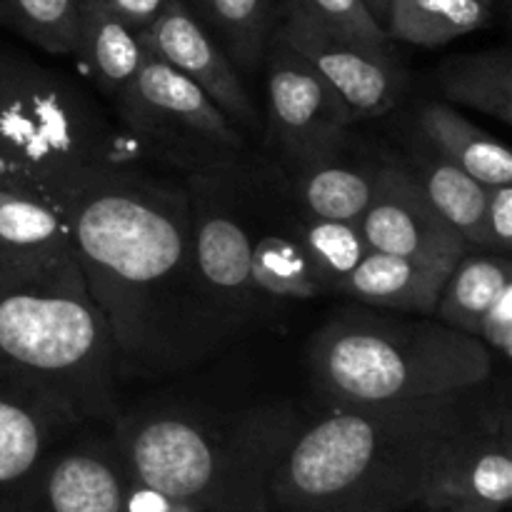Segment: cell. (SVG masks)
Here are the masks:
<instances>
[{
  "label": "cell",
  "instance_id": "cell-1",
  "mask_svg": "<svg viewBox=\"0 0 512 512\" xmlns=\"http://www.w3.org/2000/svg\"><path fill=\"white\" fill-rule=\"evenodd\" d=\"M68 220L85 285L113 335L120 378L178 373L230 338L195 270L183 183L135 160L93 180Z\"/></svg>",
  "mask_w": 512,
  "mask_h": 512
},
{
  "label": "cell",
  "instance_id": "cell-2",
  "mask_svg": "<svg viewBox=\"0 0 512 512\" xmlns=\"http://www.w3.org/2000/svg\"><path fill=\"white\" fill-rule=\"evenodd\" d=\"M488 385V383H485ZM485 385L430 398L335 405L300 425L270 483L280 512H405L450 445L495 408Z\"/></svg>",
  "mask_w": 512,
  "mask_h": 512
},
{
  "label": "cell",
  "instance_id": "cell-3",
  "mask_svg": "<svg viewBox=\"0 0 512 512\" xmlns=\"http://www.w3.org/2000/svg\"><path fill=\"white\" fill-rule=\"evenodd\" d=\"M298 430L290 405H258L228 418L148 408L110 423L130 478L210 512H273L270 483Z\"/></svg>",
  "mask_w": 512,
  "mask_h": 512
},
{
  "label": "cell",
  "instance_id": "cell-4",
  "mask_svg": "<svg viewBox=\"0 0 512 512\" xmlns=\"http://www.w3.org/2000/svg\"><path fill=\"white\" fill-rule=\"evenodd\" d=\"M0 363L38 380L85 423H113L118 353L78 258H0Z\"/></svg>",
  "mask_w": 512,
  "mask_h": 512
},
{
  "label": "cell",
  "instance_id": "cell-5",
  "mask_svg": "<svg viewBox=\"0 0 512 512\" xmlns=\"http://www.w3.org/2000/svg\"><path fill=\"white\" fill-rule=\"evenodd\" d=\"M308 368L335 408L478 388L493 375V353L438 318L360 305L325 320L310 340Z\"/></svg>",
  "mask_w": 512,
  "mask_h": 512
},
{
  "label": "cell",
  "instance_id": "cell-6",
  "mask_svg": "<svg viewBox=\"0 0 512 512\" xmlns=\"http://www.w3.org/2000/svg\"><path fill=\"white\" fill-rule=\"evenodd\" d=\"M140 160L88 93L58 70L0 50V183L30 190L68 215L108 170Z\"/></svg>",
  "mask_w": 512,
  "mask_h": 512
},
{
  "label": "cell",
  "instance_id": "cell-7",
  "mask_svg": "<svg viewBox=\"0 0 512 512\" xmlns=\"http://www.w3.org/2000/svg\"><path fill=\"white\" fill-rule=\"evenodd\" d=\"M110 105L140 158L183 175L248 155L243 133L223 110L193 80L150 53Z\"/></svg>",
  "mask_w": 512,
  "mask_h": 512
},
{
  "label": "cell",
  "instance_id": "cell-8",
  "mask_svg": "<svg viewBox=\"0 0 512 512\" xmlns=\"http://www.w3.org/2000/svg\"><path fill=\"white\" fill-rule=\"evenodd\" d=\"M245 158L248 155L235 163L195 170L183 183L190 203L195 270L230 335L250 323L265 303L250 275L255 218Z\"/></svg>",
  "mask_w": 512,
  "mask_h": 512
},
{
  "label": "cell",
  "instance_id": "cell-9",
  "mask_svg": "<svg viewBox=\"0 0 512 512\" xmlns=\"http://www.w3.org/2000/svg\"><path fill=\"white\" fill-rule=\"evenodd\" d=\"M265 158L305 165L330 158L353 143V125L315 70L273 33L265 53Z\"/></svg>",
  "mask_w": 512,
  "mask_h": 512
},
{
  "label": "cell",
  "instance_id": "cell-10",
  "mask_svg": "<svg viewBox=\"0 0 512 512\" xmlns=\"http://www.w3.org/2000/svg\"><path fill=\"white\" fill-rule=\"evenodd\" d=\"M275 35L315 70L350 125L375 120L398 108L405 93V73L390 48L335 35L283 3Z\"/></svg>",
  "mask_w": 512,
  "mask_h": 512
},
{
  "label": "cell",
  "instance_id": "cell-11",
  "mask_svg": "<svg viewBox=\"0 0 512 512\" xmlns=\"http://www.w3.org/2000/svg\"><path fill=\"white\" fill-rule=\"evenodd\" d=\"M125 465L113 435L80 428L0 493V512H120Z\"/></svg>",
  "mask_w": 512,
  "mask_h": 512
},
{
  "label": "cell",
  "instance_id": "cell-12",
  "mask_svg": "<svg viewBox=\"0 0 512 512\" xmlns=\"http://www.w3.org/2000/svg\"><path fill=\"white\" fill-rule=\"evenodd\" d=\"M512 500V430L508 405H495L460 435L433 478L420 508L428 512H505Z\"/></svg>",
  "mask_w": 512,
  "mask_h": 512
},
{
  "label": "cell",
  "instance_id": "cell-13",
  "mask_svg": "<svg viewBox=\"0 0 512 512\" xmlns=\"http://www.w3.org/2000/svg\"><path fill=\"white\" fill-rule=\"evenodd\" d=\"M388 155L350 143L330 158L305 165H278L263 158L253 163L260 183L290 210L313 218L360 223L373 200Z\"/></svg>",
  "mask_w": 512,
  "mask_h": 512
},
{
  "label": "cell",
  "instance_id": "cell-14",
  "mask_svg": "<svg viewBox=\"0 0 512 512\" xmlns=\"http://www.w3.org/2000/svg\"><path fill=\"white\" fill-rule=\"evenodd\" d=\"M138 40L145 53L193 80L235 128H260L258 110L245 88L243 75L185 0H168L155 23L140 30Z\"/></svg>",
  "mask_w": 512,
  "mask_h": 512
},
{
  "label": "cell",
  "instance_id": "cell-15",
  "mask_svg": "<svg viewBox=\"0 0 512 512\" xmlns=\"http://www.w3.org/2000/svg\"><path fill=\"white\" fill-rule=\"evenodd\" d=\"M360 233L370 250L405 258L455 263L470 250L425 198L398 155L385 158L378 188L360 218Z\"/></svg>",
  "mask_w": 512,
  "mask_h": 512
},
{
  "label": "cell",
  "instance_id": "cell-16",
  "mask_svg": "<svg viewBox=\"0 0 512 512\" xmlns=\"http://www.w3.org/2000/svg\"><path fill=\"white\" fill-rule=\"evenodd\" d=\"M85 425L53 390L0 363V493Z\"/></svg>",
  "mask_w": 512,
  "mask_h": 512
},
{
  "label": "cell",
  "instance_id": "cell-17",
  "mask_svg": "<svg viewBox=\"0 0 512 512\" xmlns=\"http://www.w3.org/2000/svg\"><path fill=\"white\" fill-rule=\"evenodd\" d=\"M455 263L418 260L370 250L340 283L338 293L358 305L395 313L433 315L445 278Z\"/></svg>",
  "mask_w": 512,
  "mask_h": 512
},
{
  "label": "cell",
  "instance_id": "cell-18",
  "mask_svg": "<svg viewBox=\"0 0 512 512\" xmlns=\"http://www.w3.org/2000/svg\"><path fill=\"white\" fill-rule=\"evenodd\" d=\"M248 165L260 195L268 200L270 208H275V218L288 228V233L293 235L295 243L303 250L318 288L323 290V295L338 293L340 283H343V280L358 268L360 260L370 253L368 243H365L363 233H360V223L313 218V215L295 213V210H290L288 205L280 203V200L260 183L250 160Z\"/></svg>",
  "mask_w": 512,
  "mask_h": 512
},
{
  "label": "cell",
  "instance_id": "cell-19",
  "mask_svg": "<svg viewBox=\"0 0 512 512\" xmlns=\"http://www.w3.org/2000/svg\"><path fill=\"white\" fill-rule=\"evenodd\" d=\"M418 138L420 143L408 148V153L400 155V160L413 173V178L418 180L425 198L443 215L445 223L468 243V248L488 250L483 228L488 188L475 178H470L465 170L450 163L448 158H443L420 133Z\"/></svg>",
  "mask_w": 512,
  "mask_h": 512
},
{
  "label": "cell",
  "instance_id": "cell-20",
  "mask_svg": "<svg viewBox=\"0 0 512 512\" xmlns=\"http://www.w3.org/2000/svg\"><path fill=\"white\" fill-rule=\"evenodd\" d=\"M75 255L68 215L50 200L0 183V258L55 263Z\"/></svg>",
  "mask_w": 512,
  "mask_h": 512
},
{
  "label": "cell",
  "instance_id": "cell-21",
  "mask_svg": "<svg viewBox=\"0 0 512 512\" xmlns=\"http://www.w3.org/2000/svg\"><path fill=\"white\" fill-rule=\"evenodd\" d=\"M73 55L98 93L113 103L138 73L145 50L138 33H133L103 0H80L78 45Z\"/></svg>",
  "mask_w": 512,
  "mask_h": 512
},
{
  "label": "cell",
  "instance_id": "cell-22",
  "mask_svg": "<svg viewBox=\"0 0 512 512\" xmlns=\"http://www.w3.org/2000/svg\"><path fill=\"white\" fill-rule=\"evenodd\" d=\"M418 133L443 158L483 183L512 185V153L495 135L465 118L448 103H425L418 110Z\"/></svg>",
  "mask_w": 512,
  "mask_h": 512
},
{
  "label": "cell",
  "instance_id": "cell-23",
  "mask_svg": "<svg viewBox=\"0 0 512 512\" xmlns=\"http://www.w3.org/2000/svg\"><path fill=\"white\" fill-rule=\"evenodd\" d=\"M188 8L218 40L240 75H255L263 68L278 25V0H190Z\"/></svg>",
  "mask_w": 512,
  "mask_h": 512
},
{
  "label": "cell",
  "instance_id": "cell-24",
  "mask_svg": "<svg viewBox=\"0 0 512 512\" xmlns=\"http://www.w3.org/2000/svg\"><path fill=\"white\" fill-rule=\"evenodd\" d=\"M512 285L510 255L468 250L455 260L435 303L433 318L465 335H478V323L503 288Z\"/></svg>",
  "mask_w": 512,
  "mask_h": 512
},
{
  "label": "cell",
  "instance_id": "cell-25",
  "mask_svg": "<svg viewBox=\"0 0 512 512\" xmlns=\"http://www.w3.org/2000/svg\"><path fill=\"white\" fill-rule=\"evenodd\" d=\"M440 95L453 105H465L512 123V58L508 48L478 50L450 58L435 70Z\"/></svg>",
  "mask_w": 512,
  "mask_h": 512
},
{
  "label": "cell",
  "instance_id": "cell-26",
  "mask_svg": "<svg viewBox=\"0 0 512 512\" xmlns=\"http://www.w3.org/2000/svg\"><path fill=\"white\" fill-rule=\"evenodd\" d=\"M490 0H390L385 35L400 43L438 48L490 25Z\"/></svg>",
  "mask_w": 512,
  "mask_h": 512
},
{
  "label": "cell",
  "instance_id": "cell-27",
  "mask_svg": "<svg viewBox=\"0 0 512 512\" xmlns=\"http://www.w3.org/2000/svg\"><path fill=\"white\" fill-rule=\"evenodd\" d=\"M278 228L258 230L255 225L250 275L265 300H313L323 295L308 268L303 250L283 223Z\"/></svg>",
  "mask_w": 512,
  "mask_h": 512
},
{
  "label": "cell",
  "instance_id": "cell-28",
  "mask_svg": "<svg viewBox=\"0 0 512 512\" xmlns=\"http://www.w3.org/2000/svg\"><path fill=\"white\" fill-rule=\"evenodd\" d=\"M0 23L50 55H73L80 0H0Z\"/></svg>",
  "mask_w": 512,
  "mask_h": 512
},
{
  "label": "cell",
  "instance_id": "cell-29",
  "mask_svg": "<svg viewBox=\"0 0 512 512\" xmlns=\"http://www.w3.org/2000/svg\"><path fill=\"white\" fill-rule=\"evenodd\" d=\"M288 3L330 33L378 45V48L393 45V40L385 35L383 25L373 18L363 0H288Z\"/></svg>",
  "mask_w": 512,
  "mask_h": 512
},
{
  "label": "cell",
  "instance_id": "cell-30",
  "mask_svg": "<svg viewBox=\"0 0 512 512\" xmlns=\"http://www.w3.org/2000/svg\"><path fill=\"white\" fill-rule=\"evenodd\" d=\"M475 338L493 355H500L503 360L512 358V285L500 290L498 298L488 305Z\"/></svg>",
  "mask_w": 512,
  "mask_h": 512
},
{
  "label": "cell",
  "instance_id": "cell-31",
  "mask_svg": "<svg viewBox=\"0 0 512 512\" xmlns=\"http://www.w3.org/2000/svg\"><path fill=\"white\" fill-rule=\"evenodd\" d=\"M485 240L493 253L510 255L512 248V185H493L485 195Z\"/></svg>",
  "mask_w": 512,
  "mask_h": 512
},
{
  "label": "cell",
  "instance_id": "cell-32",
  "mask_svg": "<svg viewBox=\"0 0 512 512\" xmlns=\"http://www.w3.org/2000/svg\"><path fill=\"white\" fill-rule=\"evenodd\" d=\"M120 512H210L208 508L190 500L173 498V495L155 490L140 480L130 478L125 473L123 500H120Z\"/></svg>",
  "mask_w": 512,
  "mask_h": 512
},
{
  "label": "cell",
  "instance_id": "cell-33",
  "mask_svg": "<svg viewBox=\"0 0 512 512\" xmlns=\"http://www.w3.org/2000/svg\"><path fill=\"white\" fill-rule=\"evenodd\" d=\"M133 33H140L155 23L168 0H103Z\"/></svg>",
  "mask_w": 512,
  "mask_h": 512
},
{
  "label": "cell",
  "instance_id": "cell-34",
  "mask_svg": "<svg viewBox=\"0 0 512 512\" xmlns=\"http://www.w3.org/2000/svg\"><path fill=\"white\" fill-rule=\"evenodd\" d=\"M363 3L368 5V10L373 13L375 20H378L380 25H385V18H388V10H390V0H363Z\"/></svg>",
  "mask_w": 512,
  "mask_h": 512
},
{
  "label": "cell",
  "instance_id": "cell-35",
  "mask_svg": "<svg viewBox=\"0 0 512 512\" xmlns=\"http://www.w3.org/2000/svg\"><path fill=\"white\" fill-rule=\"evenodd\" d=\"M490 3H498V0H490Z\"/></svg>",
  "mask_w": 512,
  "mask_h": 512
}]
</instances>
